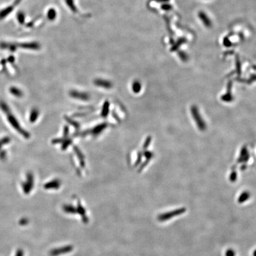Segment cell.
I'll list each match as a JSON object with an SVG mask.
<instances>
[{
  "label": "cell",
  "instance_id": "cell-7",
  "mask_svg": "<svg viewBox=\"0 0 256 256\" xmlns=\"http://www.w3.org/2000/svg\"><path fill=\"white\" fill-rule=\"evenodd\" d=\"M10 92L11 94L16 97H21L23 96V92L17 87H11L10 88Z\"/></svg>",
  "mask_w": 256,
  "mask_h": 256
},
{
  "label": "cell",
  "instance_id": "cell-21",
  "mask_svg": "<svg viewBox=\"0 0 256 256\" xmlns=\"http://www.w3.org/2000/svg\"><path fill=\"white\" fill-rule=\"evenodd\" d=\"M18 19H19V20H20V21L21 22V19H22V20L23 21L24 20V15L23 14H19V15H18Z\"/></svg>",
  "mask_w": 256,
  "mask_h": 256
},
{
  "label": "cell",
  "instance_id": "cell-18",
  "mask_svg": "<svg viewBox=\"0 0 256 256\" xmlns=\"http://www.w3.org/2000/svg\"><path fill=\"white\" fill-rule=\"evenodd\" d=\"M7 157V153L4 150H0V160H4Z\"/></svg>",
  "mask_w": 256,
  "mask_h": 256
},
{
  "label": "cell",
  "instance_id": "cell-2",
  "mask_svg": "<svg viewBox=\"0 0 256 256\" xmlns=\"http://www.w3.org/2000/svg\"><path fill=\"white\" fill-rule=\"evenodd\" d=\"M186 212V209L185 207H181L177 209H175L172 211L165 212L163 214H160L158 216V220L160 222L167 221L170 219H172L175 216L178 215H182Z\"/></svg>",
  "mask_w": 256,
  "mask_h": 256
},
{
  "label": "cell",
  "instance_id": "cell-6",
  "mask_svg": "<svg viewBox=\"0 0 256 256\" xmlns=\"http://www.w3.org/2000/svg\"><path fill=\"white\" fill-rule=\"evenodd\" d=\"M39 112L38 110V109H37L36 108H34L31 110V114H30V122L31 123H34V122L36 121V120L38 119V117H39Z\"/></svg>",
  "mask_w": 256,
  "mask_h": 256
},
{
  "label": "cell",
  "instance_id": "cell-17",
  "mask_svg": "<svg viewBox=\"0 0 256 256\" xmlns=\"http://www.w3.org/2000/svg\"><path fill=\"white\" fill-rule=\"evenodd\" d=\"M140 88H141V85L139 82L136 81L133 83V88L134 91H136L137 92L140 90Z\"/></svg>",
  "mask_w": 256,
  "mask_h": 256
},
{
  "label": "cell",
  "instance_id": "cell-23",
  "mask_svg": "<svg viewBox=\"0 0 256 256\" xmlns=\"http://www.w3.org/2000/svg\"><path fill=\"white\" fill-rule=\"evenodd\" d=\"M253 256H256V250H255L254 251V253H253Z\"/></svg>",
  "mask_w": 256,
  "mask_h": 256
},
{
  "label": "cell",
  "instance_id": "cell-5",
  "mask_svg": "<svg viewBox=\"0 0 256 256\" xmlns=\"http://www.w3.org/2000/svg\"><path fill=\"white\" fill-rule=\"evenodd\" d=\"M60 186V182L58 180H54L46 183L44 186V188L46 189H58Z\"/></svg>",
  "mask_w": 256,
  "mask_h": 256
},
{
  "label": "cell",
  "instance_id": "cell-13",
  "mask_svg": "<svg viewBox=\"0 0 256 256\" xmlns=\"http://www.w3.org/2000/svg\"><path fill=\"white\" fill-rule=\"evenodd\" d=\"M56 17V11L54 9H51L48 12V17L50 20H53Z\"/></svg>",
  "mask_w": 256,
  "mask_h": 256
},
{
  "label": "cell",
  "instance_id": "cell-12",
  "mask_svg": "<svg viewBox=\"0 0 256 256\" xmlns=\"http://www.w3.org/2000/svg\"><path fill=\"white\" fill-rule=\"evenodd\" d=\"M199 17H200L201 20L203 21V22L205 23V24L206 26H210L211 25V21L209 20V19H208L207 17L205 15V14L203 13H199Z\"/></svg>",
  "mask_w": 256,
  "mask_h": 256
},
{
  "label": "cell",
  "instance_id": "cell-16",
  "mask_svg": "<svg viewBox=\"0 0 256 256\" xmlns=\"http://www.w3.org/2000/svg\"><path fill=\"white\" fill-rule=\"evenodd\" d=\"M236 252L233 249H228L226 250L225 256H236Z\"/></svg>",
  "mask_w": 256,
  "mask_h": 256
},
{
  "label": "cell",
  "instance_id": "cell-3",
  "mask_svg": "<svg viewBox=\"0 0 256 256\" xmlns=\"http://www.w3.org/2000/svg\"><path fill=\"white\" fill-rule=\"evenodd\" d=\"M34 176L31 172H29L26 174V180L21 183V187L23 192L26 195H28L32 190L34 187Z\"/></svg>",
  "mask_w": 256,
  "mask_h": 256
},
{
  "label": "cell",
  "instance_id": "cell-20",
  "mask_svg": "<svg viewBox=\"0 0 256 256\" xmlns=\"http://www.w3.org/2000/svg\"><path fill=\"white\" fill-rule=\"evenodd\" d=\"M162 9L164 10H169L170 9H171V6L168 4H164L162 6Z\"/></svg>",
  "mask_w": 256,
  "mask_h": 256
},
{
  "label": "cell",
  "instance_id": "cell-10",
  "mask_svg": "<svg viewBox=\"0 0 256 256\" xmlns=\"http://www.w3.org/2000/svg\"><path fill=\"white\" fill-rule=\"evenodd\" d=\"M0 109L5 114L11 112L10 109L8 104L3 101L0 102Z\"/></svg>",
  "mask_w": 256,
  "mask_h": 256
},
{
  "label": "cell",
  "instance_id": "cell-22",
  "mask_svg": "<svg viewBox=\"0 0 256 256\" xmlns=\"http://www.w3.org/2000/svg\"><path fill=\"white\" fill-rule=\"evenodd\" d=\"M155 1H157V2H163L168 1V0H155Z\"/></svg>",
  "mask_w": 256,
  "mask_h": 256
},
{
  "label": "cell",
  "instance_id": "cell-14",
  "mask_svg": "<svg viewBox=\"0 0 256 256\" xmlns=\"http://www.w3.org/2000/svg\"><path fill=\"white\" fill-rule=\"evenodd\" d=\"M10 138H9V136H5V137L1 138L0 139V150H1V148H2V146L10 143Z\"/></svg>",
  "mask_w": 256,
  "mask_h": 256
},
{
  "label": "cell",
  "instance_id": "cell-19",
  "mask_svg": "<svg viewBox=\"0 0 256 256\" xmlns=\"http://www.w3.org/2000/svg\"><path fill=\"white\" fill-rule=\"evenodd\" d=\"M24 256V251H23L21 248H19V249H17V250L16 251V253L15 256Z\"/></svg>",
  "mask_w": 256,
  "mask_h": 256
},
{
  "label": "cell",
  "instance_id": "cell-1",
  "mask_svg": "<svg viewBox=\"0 0 256 256\" xmlns=\"http://www.w3.org/2000/svg\"><path fill=\"white\" fill-rule=\"evenodd\" d=\"M6 115H7V120H8L9 122L11 125V126L18 133H20L21 136H23L24 138H26V139H29L30 137H31L30 133H29L27 131H26L25 129H24L21 126V125L20 124L19 122V121H17V119H16V117L13 114V113H11V112L7 113V114H6Z\"/></svg>",
  "mask_w": 256,
  "mask_h": 256
},
{
  "label": "cell",
  "instance_id": "cell-15",
  "mask_svg": "<svg viewBox=\"0 0 256 256\" xmlns=\"http://www.w3.org/2000/svg\"><path fill=\"white\" fill-rule=\"evenodd\" d=\"M29 219L26 218H22L19 221V224L21 226H25L29 224Z\"/></svg>",
  "mask_w": 256,
  "mask_h": 256
},
{
  "label": "cell",
  "instance_id": "cell-11",
  "mask_svg": "<svg viewBox=\"0 0 256 256\" xmlns=\"http://www.w3.org/2000/svg\"><path fill=\"white\" fill-rule=\"evenodd\" d=\"M250 196V193H248V192H244V193H242L238 198V202L240 204H242V203L245 202L249 199Z\"/></svg>",
  "mask_w": 256,
  "mask_h": 256
},
{
  "label": "cell",
  "instance_id": "cell-4",
  "mask_svg": "<svg viewBox=\"0 0 256 256\" xmlns=\"http://www.w3.org/2000/svg\"><path fill=\"white\" fill-rule=\"evenodd\" d=\"M72 250V246H67V247H62V248H55L52 250L50 254L51 256H59L61 254H64L68 252H70Z\"/></svg>",
  "mask_w": 256,
  "mask_h": 256
},
{
  "label": "cell",
  "instance_id": "cell-9",
  "mask_svg": "<svg viewBox=\"0 0 256 256\" xmlns=\"http://www.w3.org/2000/svg\"><path fill=\"white\" fill-rule=\"evenodd\" d=\"M95 83L97 85H99V86H102V87H106V88H109L110 87V85H111L110 82H109V81H107L106 80H101V79L96 80V81H95Z\"/></svg>",
  "mask_w": 256,
  "mask_h": 256
},
{
  "label": "cell",
  "instance_id": "cell-8",
  "mask_svg": "<svg viewBox=\"0 0 256 256\" xmlns=\"http://www.w3.org/2000/svg\"><path fill=\"white\" fill-rule=\"evenodd\" d=\"M65 2L67 6L70 8V10L73 13H77L78 9L74 4V0H65Z\"/></svg>",
  "mask_w": 256,
  "mask_h": 256
}]
</instances>
